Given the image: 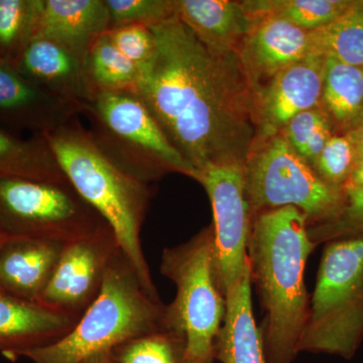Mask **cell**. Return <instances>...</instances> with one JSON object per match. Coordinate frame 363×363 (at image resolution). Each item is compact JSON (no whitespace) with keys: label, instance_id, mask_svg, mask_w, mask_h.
<instances>
[{"label":"cell","instance_id":"obj_28","mask_svg":"<svg viewBox=\"0 0 363 363\" xmlns=\"http://www.w3.org/2000/svg\"><path fill=\"white\" fill-rule=\"evenodd\" d=\"M343 193V205L335 216L308 227L316 247L339 238L363 236V189L345 186Z\"/></svg>","mask_w":363,"mask_h":363},{"label":"cell","instance_id":"obj_34","mask_svg":"<svg viewBox=\"0 0 363 363\" xmlns=\"http://www.w3.org/2000/svg\"><path fill=\"white\" fill-rule=\"evenodd\" d=\"M345 135L350 136L351 142L354 145L355 154H357V164L363 162V121L354 130L348 131Z\"/></svg>","mask_w":363,"mask_h":363},{"label":"cell","instance_id":"obj_22","mask_svg":"<svg viewBox=\"0 0 363 363\" xmlns=\"http://www.w3.org/2000/svg\"><path fill=\"white\" fill-rule=\"evenodd\" d=\"M320 108L345 133L359 125L363 121V68L326 57Z\"/></svg>","mask_w":363,"mask_h":363},{"label":"cell","instance_id":"obj_5","mask_svg":"<svg viewBox=\"0 0 363 363\" xmlns=\"http://www.w3.org/2000/svg\"><path fill=\"white\" fill-rule=\"evenodd\" d=\"M363 340V236L329 241L298 352L351 359Z\"/></svg>","mask_w":363,"mask_h":363},{"label":"cell","instance_id":"obj_8","mask_svg":"<svg viewBox=\"0 0 363 363\" xmlns=\"http://www.w3.org/2000/svg\"><path fill=\"white\" fill-rule=\"evenodd\" d=\"M245 174L252 217L295 207L311 226L335 216L343 205V190L325 183L281 133L255 142Z\"/></svg>","mask_w":363,"mask_h":363},{"label":"cell","instance_id":"obj_35","mask_svg":"<svg viewBox=\"0 0 363 363\" xmlns=\"http://www.w3.org/2000/svg\"><path fill=\"white\" fill-rule=\"evenodd\" d=\"M346 186L363 189V162H360L359 164H357V166L353 169L350 180H348Z\"/></svg>","mask_w":363,"mask_h":363},{"label":"cell","instance_id":"obj_18","mask_svg":"<svg viewBox=\"0 0 363 363\" xmlns=\"http://www.w3.org/2000/svg\"><path fill=\"white\" fill-rule=\"evenodd\" d=\"M109 30L105 0H42L35 37L56 40L85 60L93 42Z\"/></svg>","mask_w":363,"mask_h":363},{"label":"cell","instance_id":"obj_10","mask_svg":"<svg viewBox=\"0 0 363 363\" xmlns=\"http://www.w3.org/2000/svg\"><path fill=\"white\" fill-rule=\"evenodd\" d=\"M195 180L206 190L213 210L217 269L225 294L250 271L247 245L253 217L245 167H211L198 174Z\"/></svg>","mask_w":363,"mask_h":363},{"label":"cell","instance_id":"obj_9","mask_svg":"<svg viewBox=\"0 0 363 363\" xmlns=\"http://www.w3.org/2000/svg\"><path fill=\"white\" fill-rule=\"evenodd\" d=\"M108 227L70 182L0 178V233L6 238L66 245Z\"/></svg>","mask_w":363,"mask_h":363},{"label":"cell","instance_id":"obj_17","mask_svg":"<svg viewBox=\"0 0 363 363\" xmlns=\"http://www.w3.org/2000/svg\"><path fill=\"white\" fill-rule=\"evenodd\" d=\"M64 247L35 238H6L0 245V289L38 303Z\"/></svg>","mask_w":363,"mask_h":363},{"label":"cell","instance_id":"obj_15","mask_svg":"<svg viewBox=\"0 0 363 363\" xmlns=\"http://www.w3.org/2000/svg\"><path fill=\"white\" fill-rule=\"evenodd\" d=\"M80 114L81 105L40 89L0 60V121L45 135Z\"/></svg>","mask_w":363,"mask_h":363},{"label":"cell","instance_id":"obj_27","mask_svg":"<svg viewBox=\"0 0 363 363\" xmlns=\"http://www.w3.org/2000/svg\"><path fill=\"white\" fill-rule=\"evenodd\" d=\"M42 0H0V60L13 64L35 37Z\"/></svg>","mask_w":363,"mask_h":363},{"label":"cell","instance_id":"obj_19","mask_svg":"<svg viewBox=\"0 0 363 363\" xmlns=\"http://www.w3.org/2000/svg\"><path fill=\"white\" fill-rule=\"evenodd\" d=\"M176 16L208 49L240 54L253 26L242 2L175 0Z\"/></svg>","mask_w":363,"mask_h":363},{"label":"cell","instance_id":"obj_33","mask_svg":"<svg viewBox=\"0 0 363 363\" xmlns=\"http://www.w3.org/2000/svg\"><path fill=\"white\" fill-rule=\"evenodd\" d=\"M332 136L333 135H332L330 121H327L323 125L320 126L316 133L312 135L300 156L313 168V164L316 162L318 157L321 154L325 145H327Z\"/></svg>","mask_w":363,"mask_h":363},{"label":"cell","instance_id":"obj_16","mask_svg":"<svg viewBox=\"0 0 363 363\" xmlns=\"http://www.w3.org/2000/svg\"><path fill=\"white\" fill-rule=\"evenodd\" d=\"M79 319L0 289V351L16 359L65 337Z\"/></svg>","mask_w":363,"mask_h":363},{"label":"cell","instance_id":"obj_6","mask_svg":"<svg viewBox=\"0 0 363 363\" xmlns=\"http://www.w3.org/2000/svg\"><path fill=\"white\" fill-rule=\"evenodd\" d=\"M160 269L177 289L173 302L166 306V328L185 337L191 362L213 363L215 341L225 315L213 225L178 247L166 248Z\"/></svg>","mask_w":363,"mask_h":363},{"label":"cell","instance_id":"obj_25","mask_svg":"<svg viewBox=\"0 0 363 363\" xmlns=\"http://www.w3.org/2000/svg\"><path fill=\"white\" fill-rule=\"evenodd\" d=\"M252 21L277 18L312 32L347 11L351 0H252L241 1Z\"/></svg>","mask_w":363,"mask_h":363},{"label":"cell","instance_id":"obj_24","mask_svg":"<svg viewBox=\"0 0 363 363\" xmlns=\"http://www.w3.org/2000/svg\"><path fill=\"white\" fill-rule=\"evenodd\" d=\"M86 77L93 94L112 91L135 90L142 70L109 39L107 33L91 45L84 60Z\"/></svg>","mask_w":363,"mask_h":363},{"label":"cell","instance_id":"obj_29","mask_svg":"<svg viewBox=\"0 0 363 363\" xmlns=\"http://www.w3.org/2000/svg\"><path fill=\"white\" fill-rule=\"evenodd\" d=\"M111 28L128 25L152 26L176 16L175 0H105Z\"/></svg>","mask_w":363,"mask_h":363},{"label":"cell","instance_id":"obj_32","mask_svg":"<svg viewBox=\"0 0 363 363\" xmlns=\"http://www.w3.org/2000/svg\"><path fill=\"white\" fill-rule=\"evenodd\" d=\"M327 121H330L321 108L310 109L293 117L281 133L300 155L318 128Z\"/></svg>","mask_w":363,"mask_h":363},{"label":"cell","instance_id":"obj_30","mask_svg":"<svg viewBox=\"0 0 363 363\" xmlns=\"http://www.w3.org/2000/svg\"><path fill=\"white\" fill-rule=\"evenodd\" d=\"M357 164L354 145L350 136L333 135L313 164V169L328 185L343 190Z\"/></svg>","mask_w":363,"mask_h":363},{"label":"cell","instance_id":"obj_37","mask_svg":"<svg viewBox=\"0 0 363 363\" xmlns=\"http://www.w3.org/2000/svg\"><path fill=\"white\" fill-rule=\"evenodd\" d=\"M6 236L4 235L1 233H0V245H2L4 240H6Z\"/></svg>","mask_w":363,"mask_h":363},{"label":"cell","instance_id":"obj_7","mask_svg":"<svg viewBox=\"0 0 363 363\" xmlns=\"http://www.w3.org/2000/svg\"><path fill=\"white\" fill-rule=\"evenodd\" d=\"M82 114L100 150L136 180L149 184L169 172L194 179L135 90L97 93L82 104Z\"/></svg>","mask_w":363,"mask_h":363},{"label":"cell","instance_id":"obj_13","mask_svg":"<svg viewBox=\"0 0 363 363\" xmlns=\"http://www.w3.org/2000/svg\"><path fill=\"white\" fill-rule=\"evenodd\" d=\"M310 55H313L310 32L277 18L253 21L240 52L255 95L279 72Z\"/></svg>","mask_w":363,"mask_h":363},{"label":"cell","instance_id":"obj_31","mask_svg":"<svg viewBox=\"0 0 363 363\" xmlns=\"http://www.w3.org/2000/svg\"><path fill=\"white\" fill-rule=\"evenodd\" d=\"M109 39L118 51L140 70L152 63L156 55V38L149 26L128 25L111 28L107 32Z\"/></svg>","mask_w":363,"mask_h":363},{"label":"cell","instance_id":"obj_21","mask_svg":"<svg viewBox=\"0 0 363 363\" xmlns=\"http://www.w3.org/2000/svg\"><path fill=\"white\" fill-rule=\"evenodd\" d=\"M0 178L69 182L44 135L21 140L0 128Z\"/></svg>","mask_w":363,"mask_h":363},{"label":"cell","instance_id":"obj_1","mask_svg":"<svg viewBox=\"0 0 363 363\" xmlns=\"http://www.w3.org/2000/svg\"><path fill=\"white\" fill-rule=\"evenodd\" d=\"M156 55L135 93L194 169L245 167L257 142L255 95L235 52L208 49L177 16L150 26Z\"/></svg>","mask_w":363,"mask_h":363},{"label":"cell","instance_id":"obj_11","mask_svg":"<svg viewBox=\"0 0 363 363\" xmlns=\"http://www.w3.org/2000/svg\"><path fill=\"white\" fill-rule=\"evenodd\" d=\"M117 247L111 227L66 243L38 303L64 314L82 316L101 292Z\"/></svg>","mask_w":363,"mask_h":363},{"label":"cell","instance_id":"obj_3","mask_svg":"<svg viewBox=\"0 0 363 363\" xmlns=\"http://www.w3.org/2000/svg\"><path fill=\"white\" fill-rule=\"evenodd\" d=\"M44 136L72 186L111 227L145 291L161 301L140 242L150 198L147 184L114 164L78 117Z\"/></svg>","mask_w":363,"mask_h":363},{"label":"cell","instance_id":"obj_4","mask_svg":"<svg viewBox=\"0 0 363 363\" xmlns=\"http://www.w3.org/2000/svg\"><path fill=\"white\" fill-rule=\"evenodd\" d=\"M166 329V305L145 291L121 247L112 255L101 292L57 342L26 351L33 363H82L130 339Z\"/></svg>","mask_w":363,"mask_h":363},{"label":"cell","instance_id":"obj_20","mask_svg":"<svg viewBox=\"0 0 363 363\" xmlns=\"http://www.w3.org/2000/svg\"><path fill=\"white\" fill-rule=\"evenodd\" d=\"M250 269L224 294L225 315L214 346L221 363H267L262 332L255 323Z\"/></svg>","mask_w":363,"mask_h":363},{"label":"cell","instance_id":"obj_36","mask_svg":"<svg viewBox=\"0 0 363 363\" xmlns=\"http://www.w3.org/2000/svg\"><path fill=\"white\" fill-rule=\"evenodd\" d=\"M82 363H111V358H109V351L97 353V354L87 358Z\"/></svg>","mask_w":363,"mask_h":363},{"label":"cell","instance_id":"obj_12","mask_svg":"<svg viewBox=\"0 0 363 363\" xmlns=\"http://www.w3.org/2000/svg\"><path fill=\"white\" fill-rule=\"evenodd\" d=\"M325 66L326 57L310 55L279 72L255 93L257 140L281 133L301 112L320 108Z\"/></svg>","mask_w":363,"mask_h":363},{"label":"cell","instance_id":"obj_2","mask_svg":"<svg viewBox=\"0 0 363 363\" xmlns=\"http://www.w3.org/2000/svg\"><path fill=\"white\" fill-rule=\"evenodd\" d=\"M308 227L307 217L295 207L253 217L247 259L266 313L262 332L267 363H293L298 354L310 304L306 264L317 247Z\"/></svg>","mask_w":363,"mask_h":363},{"label":"cell","instance_id":"obj_26","mask_svg":"<svg viewBox=\"0 0 363 363\" xmlns=\"http://www.w3.org/2000/svg\"><path fill=\"white\" fill-rule=\"evenodd\" d=\"M109 358L111 363H193L185 337L167 328L118 344Z\"/></svg>","mask_w":363,"mask_h":363},{"label":"cell","instance_id":"obj_14","mask_svg":"<svg viewBox=\"0 0 363 363\" xmlns=\"http://www.w3.org/2000/svg\"><path fill=\"white\" fill-rule=\"evenodd\" d=\"M11 65L40 89L81 107L94 96L84 59L49 38H33Z\"/></svg>","mask_w":363,"mask_h":363},{"label":"cell","instance_id":"obj_23","mask_svg":"<svg viewBox=\"0 0 363 363\" xmlns=\"http://www.w3.org/2000/svg\"><path fill=\"white\" fill-rule=\"evenodd\" d=\"M310 35L313 55L363 68V0H355L337 18Z\"/></svg>","mask_w":363,"mask_h":363}]
</instances>
